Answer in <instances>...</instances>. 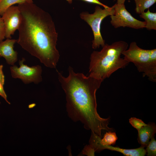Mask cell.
I'll return each mask as SVG.
<instances>
[{"label": "cell", "instance_id": "cell-1", "mask_svg": "<svg viewBox=\"0 0 156 156\" xmlns=\"http://www.w3.org/2000/svg\"><path fill=\"white\" fill-rule=\"evenodd\" d=\"M67 77L57 70L58 78L66 94V109L73 121L81 122L87 130L100 137L103 131H114L109 126V118H103L97 110L96 92L103 81L81 73H75L69 66Z\"/></svg>", "mask_w": 156, "mask_h": 156}, {"label": "cell", "instance_id": "cell-2", "mask_svg": "<svg viewBox=\"0 0 156 156\" xmlns=\"http://www.w3.org/2000/svg\"><path fill=\"white\" fill-rule=\"evenodd\" d=\"M22 21L17 43L46 66L55 68L60 55L58 34L50 14L32 3L18 4Z\"/></svg>", "mask_w": 156, "mask_h": 156}, {"label": "cell", "instance_id": "cell-3", "mask_svg": "<svg viewBox=\"0 0 156 156\" xmlns=\"http://www.w3.org/2000/svg\"><path fill=\"white\" fill-rule=\"evenodd\" d=\"M128 44L123 41L105 44L100 51H94L90 57L89 76L103 81L114 73L126 66L129 62L121 57Z\"/></svg>", "mask_w": 156, "mask_h": 156}, {"label": "cell", "instance_id": "cell-4", "mask_svg": "<svg viewBox=\"0 0 156 156\" xmlns=\"http://www.w3.org/2000/svg\"><path fill=\"white\" fill-rule=\"evenodd\" d=\"M123 58L133 63L138 71L151 81H156V49H142L133 42L129 47L122 53Z\"/></svg>", "mask_w": 156, "mask_h": 156}, {"label": "cell", "instance_id": "cell-5", "mask_svg": "<svg viewBox=\"0 0 156 156\" xmlns=\"http://www.w3.org/2000/svg\"><path fill=\"white\" fill-rule=\"evenodd\" d=\"M115 6L114 4L112 7L102 9L97 5L93 13L90 14L86 12L80 14L81 18L87 22L92 31L94 38L92 41V47L94 49L99 48L101 46L103 47L105 44L101 32V25L105 18L114 14Z\"/></svg>", "mask_w": 156, "mask_h": 156}, {"label": "cell", "instance_id": "cell-6", "mask_svg": "<svg viewBox=\"0 0 156 156\" xmlns=\"http://www.w3.org/2000/svg\"><path fill=\"white\" fill-rule=\"evenodd\" d=\"M115 5L114 13L110 16V23L115 28L127 27L138 29L145 27V21L133 17L126 9L125 3Z\"/></svg>", "mask_w": 156, "mask_h": 156}, {"label": "cell", "instance_id": "cell-7", "mask_svg": "<svg viewBox=\"0 0 156 156\" xmlns=\"http://www.w3.org/2000/svg\"><path fill=\"white\" fill-rule=\"evenodd\" d=\"M25 60V59L23 58L19 61V67L15 65L10 67L12 77L21 79L25 84L31 83L38 84L41 82L42 80L41 67L39 65L27 66L24 64Z\"/></svg>", "mask_w": 156, "mask_h": 156}, {"label": "cell", "instance_id": "cell-8", "mask_svg": "<svg viewBox=\"0 0 156 156\" xmlns=\"http://www.w3.org/2000/svg\"><path fill=\"white\" fill-rule=\"evenodd\" d=\"M5 29V38H10L18 29L22 21V16L18 6L14 5L7 9L1 15Z\"/></svg>", "mask_w": 156, "mask_h": 156}, {"label": "cell", "instance_id": "cell-9", "mask_svg": "<svg viewBox=\"0 0 156 156\" xmlns=\"http://www.w3.org/2000/svg\"><path fill=\"white\" fill-rule=\"evenodd\" d=\"M89 145L94 149L95 152L107 149L120 153L126 156H144L146 154L144 147L142 146L136 148L127 149L111 145H103L97 142L91 136Z\"/></svg>", "mask_w": 156, "mask_h": 156}, {"label": "cell", "instance_id": "cell-10", "mask_svg": "<svg viewBox=\"0 0 156 156\" xmlns=\"http://www.w3.org/2000/svg\"><path fill=\"white\" fill-rule=\"evenodd\" d=\"M17 40L7 38L0 42V57H4L7 64L13 66L18 59V53L14 49Z\"/></svg>", "mask_w": 156, "mask_h": 156}, {"label": "cell", "instance_id": "cell-11", "mask_svg": "<svg viewBox=\"0 0 156 156\" xmlns=\"http://www.w3.org/2000/svg\"><path fill=\"white\" fill-rule=\"evenodd\" d=\"M138 131V140L141 146L146 147L156 133V126L153 123H150L142 127Z\"/></svg>", "mask_w": 156, "mask_h": 156}, {"label": "cell", "instance_id": "cell-12", "mask_svg": "<svg viewBox=\"0 0 156 156\" xmlns=\"http://www.w3.org/2000/svg\"><path fill=\"white\" fill-rule=\"evenodd\" d=\"M91 136L99 144L103 145H114L118 138L115 132L107 131L101 138L92 132Z\"/></svg>", "mask_w": 156, "mask_h": 156}, {"label": "cell", "instance_id": "cell-13", "mask_svg": "<svg viewBox=\"0 0 156 156\" xmlns=\"http://www.w3.org/2000/svg\"><path fill=\"white\" fill-rule=\"evenodd\" d=\"M145 20V27L149 30H156V13L151 12L149 9L140 15Z\"/></svg>", "mask_w": 156, "mask_h": 156}, {"label": "cell", "instance_id": "cell-14", "mask_svg": "<svg viewBox=\"0 0 156 156\" xmlns=\"http://www.w3.org/2000/svg\"><path fill=\"white\" fill-rule=\"evenodd\" d=\"M135 10L137 13L141 14L145 10L149 9L156 2V0H134Z\"/></svg>", "mask_w": 156, "mask_h": 156}, {"label": "cell", "instance_id": "cell-15", "mask_svg": "<svg viewBox=\"0 0 156 156\" xmlns=\"http://www.w3.org/2000/svg\"><path fill=\"white\" fill-rule=\"evenodd\" d=\"M33 2L32 0H1L0 15H2L5 11L9 7L16 4Z\"/></svg>", "mask_w": 156, "mask_h": 156}, {"label": "cell", "instance_id": "cell-16", "mask_svg": "<svg viewBox=\"0 0 156 156\" xmlns=\"http://www.w3.org/2000/svg\"><path fill=\"white\" fill-rule=\"evenodd\" d=\"M146 147L145 150L148 156L156 155V141L154 137L151 139Z\"/></svg>", "mask_w": 156, "mask_h": 156}, {"label": "cell", "instance_id": "cell-17", "mask_svg": "<svg viewBox=\"0 0 156 156\" xmlns=\"http://www.w3.org/2000/svg\"><path fill=\"white\" fill-rule=\"evenodd\" d=\"M129 122L138 131L143 127L147 125L142 120L134 117H131L129 119Z\"/></svg>", "mask_w": 156, "mask_h": 156}, {"label": "cell", "instance_id": "cell-18", "mask_svg": "<svg viewBox=\"0 0 156 156\" xmlns=\"http://www.w3.org/2000/svg\"><path fill=\"white\" fill-rule=\"evenodd\" d=\"M5 24L1 17L0 16V42L5 38Z\"/></svg>", "mask_w": 156, "mask_h": 156}, {"label": "cell", "instance_id": "cell-19", "mask_svg": "<svg viewBox=\"0 0 156 156\" xmlns=\"http://www.w3.org/2000/svg\"><path fill=\"white\" fill-rule=\"evenodd\" d=\"M0 96L3 98L5 101L9 104H10L7 99V95L3 88V85L0 82Z\"/></svg>", "mask_w": 156, "mask_h": 156}, {"label": "cell", "instance_id": "cell-20", "mask_svg": "<svg viewBox=\"0 0 156 156\" xmlns=\"http://www.w3.org/2000/svg\"><path fill=\"white\" fill-rule=\"evenodd\" d=\"M83 1L90 3L100 5L103 7L104 8H107L109 7L101 2L99 0H81Z\"/></svg>", "mask_w": 156, "mask_h": 156}, {"label": "cell", "instance_id": "cell-21", "mask_svg": "<svg viewBox=\"0 0 156 156\" xmlns=\"http://www.w3.org/2000/svg\"><path fill=\"white\" fill-rule=\"evenodd\" d=\"M3 66L0 65V82L4 85L5 82V76L3 71Z\"/></svg>", "mask_w": 156, "mask_h": 156}, {"label": "cell", "instance_id": "cell-22", "mask_svg": "<svg viewBox=\"0 0 156 156\" xmlns=\"http://www.w3.org/2000/svg\"><path fill=\"white\" fill-rule=\"evenodd\" d=\"M126 0H114V1H117L116 3L118 4H121L125 3V2Z\"/></svg>", "mask_w": 156, "mask_h": 156}, {"label": "cell", "instance_id": "cell-23", "mask_svg": "<svg viewBox=\"0 0 156 156\" xmlns=\"http://www.w3.org/2000/svg\"><path fill=\"white\" fill-rule=\"evenodd\" d=\"M67 1H68V2L70 3H71L72 2V0H66Z\"/></svg>", "mask_w": 156, "mask_h": 156}, {"label": "cell", "instance_id": "cell-24", "mask_svg": "<svg viewBox=\"0 0 156 156\" xmlns=\"http://www.w3.org/2000/svg\"><path fill=\"white\" fill-rule=\"evenodd\" d=\"M1 103V102H0V104Z\"/></svg>", "mask_w": 156, "mask_h": 156}, {"label": "cell", "instance_id": "cell-25", "mask_svg": "<svg viewBox=\"0 0 156 156\" xmlns=\"http://www.w3.org/2000/svg\"><path fill=\"white\" fill-rule=\"evenodd\" d=\"M1 0H0V1Z\"/></svg>", "mask_w": 156, "mask_h": 156}]
</instances>
